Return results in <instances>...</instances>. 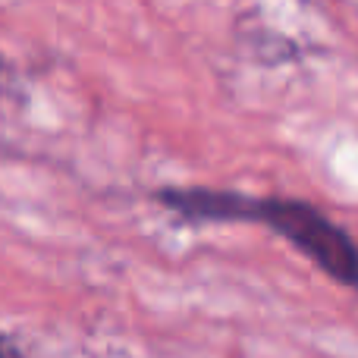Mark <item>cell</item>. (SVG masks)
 <instances>
[{"instance_id":"6da1fadb","label":"cell","mask_w":358,"mask_h":358,"mask_svg":"<svg viewBox=\"0 0 358 358\" xmlns=\"http://www.w3.org/2000/svg\"><path fill=\"white\" fill-rule=\"evenodd\" d=\"M164 201L176 204L185 214H198V217H236V220L248 217V220H264L267 227L283 233L292 245H299L305 255H311L324 271L334 273L346 286H352L358 280L355 248L346 239V233L302 201H245V198L204 195V192L164 195Z\"/></svg>"}]
</instances>
